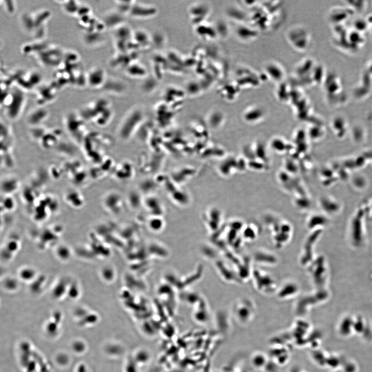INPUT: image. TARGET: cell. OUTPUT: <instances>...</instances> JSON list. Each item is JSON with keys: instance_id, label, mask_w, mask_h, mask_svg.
Segmentation results:
<instances>
[{"instance_id": "obj_1", "label": "cell", "mask_w": 372, "mask_h": 372, "mask_svg": "<svg viewBox=\"0 0 372 372\" xmlns=\"http://www.w3.org/2000/svg\"><path fill=\"white\" fill-rule=\"evenodd\" d=\"M8 4H6L5 2H4L3 4L5 10L9 14H14L16 10V5L15 1H9L7 2Z\"/></svg>"}, {"instance_id": "obj_2", "label": "cell", "mask_w": 372, "mask_h": 372, "mask_svg": "<svg viewBox=\"0 0 372 372\" xmlns=\"http://www.w3.org/2000/svg\"><path fill=\"white\" fill-rule=\"evenodd\" d=\"M1 3H2V2L0 1V4H1Z\"/></svg>"}]
</instances>
